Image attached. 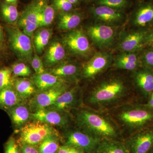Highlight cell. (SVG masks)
<instances>
[{
	"instance_id": "obj_20",
	"label": "cell",
	"mask_w": 153,
	"mask_h": 153,
	"mask_svg": "<svg viewBox=\"0 0 153 153\" xmlns=\"http://www.w3.org/2000/svg\"><path fill=\"white\" fill-rule=\"evenodd\" d=\"M81 70L82 67L78 64L63 62L52 68L46 69V72L77 83L81 77Z\"/></svg>"
},
{
	"instance_id": "obj_42",
	"label": "cell",
	"mask_w": 153,
	"mask_h": 153,
	"mask_svg": "<svg viewBox=\"0 0 153 153\" xmlns=\"http://www.w3.org/2000/svg\"><path fill=\"white\" fill-rule=\"evenodd\" d=\"M5 46V36L2 27L0 25V53L4 51Z\"/></svg>"
},
{
	"instance_id": "obj_1",
	"label": "cell",
	"mask_w": 153,
	"mask_h": 153,
	"mask_svg": "<svg viewBox=\"0 0 153 153\" xmlns=\"http://www.w3.org/2000/svg\"><path fill=\"white\" fill-rule=\"evenodd\" d=\"M108 71L93 82L83 91L84 105L95 110L108 111L138 97L131 79L114 70Z\"/></svg>"
},
{
	"instance_id": "obj_46",
	"label": "cell",
	"mask_w": 153,
	"mask_h": 153,
	"mask_svg": "<svg viewBox=\"0 0 153 153\" xmlns=\"http://www.w3.org/2000/svg\"><path fill=\"white\" fill-rule=\"evenodd\" d=\"M149 153H153V146L152 149H151L150 151L149 152Z\"/></svg>"
},
{
	"instance_id": "obj_14",
	"label": "cell",
	"mask_w": 153,
	"mask_h": 153,
	"mask_svg": "<svg viewBox=\"0 0 153 153\" xmlns=\"http://www.w3.org/2000/svg\"><path fill=\"white\" fill-rule=\"evenodd\" d=\"M124 143L128 153H149L153 146V126L132 134Z\"/></svg>"
},
{
	"instance_id": "obj_21",
	"label": "cell",
	"mask_w": 153,
	"mask_h": 153,
	"mask_svg": "<svg viewBox=\"0 0 153 153\" xmlns=\"http://www.w3.org/2000/svg\"><path fill=\"white\" fill-rule=\"evenodd\" d=\"M32 80L38 91L47 90L52 88L68 84H76L68 80L48 72L43 74H35Z\"/></svg>"
},
{
	"instance_id": "obj_17",
	"label": "cell",
	"mask_w": 153,
	"mask_h": 153,
	"mask_svg": "<svg viewBox=\"0 0 153 153\" xmlns=\"http://www.w3.org/2000/svg\"><path fill=\"white\" fill-rule=\"evenodd\" d=\"M91 13L96 23L119 27L125 22L126 14L122 10L107 6L97 5L91 9Z\"/></svg>"
},
{
	"instance_id": "obj_45",
	"label": "cell",
	"mask_w": 153,
	"mask_h": 153,
	"mask_svg": "<svg viewBox=\"0 0 153 153\" xmlns=\"http://www.w3.org/2000/svg\"><path fill=\"white\" fill-rule=\"evenodd\" d=\"M68 1H69L70 3H71L72 4L74 5L77 4L79 0H68Z\"/></svg>"
},
{
	"instance_id": "obj_43",
	"label": "cell",
	"mask_w": 153,
	"mask_h": 153,
	"mask_svg": "<svg viewBox=\"0 0 153 153\" xmlns=\"http://www.w3.org/2000/svg\"><path fill=\"white\" fill-rule=\"evenodd\" d=\"M146 102L148 106L153 109V92L151 94Z\"/></svg>"
},
{
	"instance_id": "obj_40",
	"label": "cell",
	"mask_w": 153,
	"mask_h": 153,
	"mask_svg": "<svg viewBox=\"0 0 153 153\" xmlns=\"http://www.w3.org/2000/svg\"><path fill=\"white\" fill-rule=\"evenodd\" d=\"M145 48H153V27L148 30L145 37Z\"/></svg>"
},
{
	"instance_id": "obj_31",
	"label": "cell",
	"mask_w": 153,
	"mask_h": 153,
	"mask_svg": "<svg viewBox=\"0 0 153 153\" xmlns=\"http://www.w3.org/2000/svg\"><path fill=\"white\" fill-rule=\"evenodd\" d=\"M55 10L53 5L49 4L47 2L45 4L41 12L39 27H47L52 24L55 18Z\"/></svg>"
},
{
	"instance_id": "obj_27",
	"label": "cell",
	"mask_w": 153,
	"mask_h": 153,
	"mask_svg": "<svg viewBox=\"0 0 153 153\" xmlns=\"http://www.w3.org/2000/svg\"><path fill=\"white\" fill-rule=\"evenodd\" d=\"M93 153H128L124 141L103 139L99 143Z\"/></svg>"
},
{
	"instance_id": "obj_28",
	"label": "cell",
	"mask_w": 153,
	"mask_h": 153,
	"mask_svg": "<svg viewBox=\"0 0 153 153\" xmlns=\"http://www.w3.org/2000/svg\"><path fill=\"white\" fill-rule=\"evenodd\" d=\"M52 35V30L42 28L36 31L34 34V44L36 53L41 55L49 43Z\"/></svg>"
},
{
	"instance_id": "obj_36",
	"label": "cell",
	"mask_w": 153,
	"mask_h": 153,
	"mask_svg": "<svg viewBox=\"0 0 153 153\" xmlns=\"http://www.w3.org/2000/svg\"><path fill=\"white\" fill-rule=\"evenodd\" d=\"M31 65L36 72V74H43L46 72V69L44 68V63L39 55L35 53L31 61Z\"/></svg>"
},
{
	"instance_id": "obj_39",
	"label": "cell",
	"mask_w": 153,
	"mask_h": 153,
	"mask_svg": "<svg viewBox=\"0 0 153 153\" xmlns=\"http://www.w3.org/2000/svg\"><path fill=\"white\" fill-rule=\"evenodd\" d=\"M57 153H85L82 149L71 146H60Z\"/></svg>"
},
{
	"instance_id": "obj_47",
	"label": "cell",
	"mask_w": 153,
	"mask_h": 153,
	"mask_svg": "<svg viewBox=\"0 0 153 153\" xmlns=\"http://www.w3.org/2000/svg\"><path fill=\"white\" fill-rule=\"evenodd\" d=\"M142 1H145V0H141Z\"/></svg>"
},
{
	"instance_id": "obj_3",
	"label": "cell",
	"mask_w": 153,
	"mask_h": 153,
	"mask_svg": "<svg viewBox=\"0 0 153 153\" xmlns=\"http://www.w3.org/2000/svg\"><path fill=\"white\" fill-rule=\"evenodd\" d=\"M117 124L124 138L153 126V109L146 102L136 99L107 111Z\"/></svg>"
},
{
	"instance_id": "obj_23",
	"label": "cell",
	"mask_w": 153,
	"mask_h": 153,
	"mask_svg": "<svg viewBox=\"0 0 153 153\" xmlns=\"http://www.w3.org/2000/svg\"><path fill=\"white\" fill-rule=\"evenodd\" d=\"M10 118L12 123L15 127L21 128L32 119V112L29 105L25 102L12 108L7 111Z\"/></svg>"
},
{
	"instance_id": "obj_24",
	"label": "cell",
	"mask_w": 153,
	"mask_h": 153,
	"mask_svg": "<svg viewBox=\"0 0 153 153\" xmlns=\"http://www.w3.org/2000/svg\"><path fill=\"white\" fill-rule=\"evenodd\" d=\"M82 14L77 12H61L58 16L57 28L61 31L74 30L82 21Z\"/></svg>"
},
{
	"instance_id": "obj_37",
	"label": "cell",
	"mask_w": 153,
	"mask_h": 153,
	"mask_svg": "<svg viewBox=\"0 0 153 153\" xmlns=\"http://www.w3.org/2000/svg\"><path fill=\"white\" fill-rule=\"evenodd\" d=\"M5 153H22L13 137L9 138L4 146Z\"/></svg>"
},
{
	"instance_id": "obj_26",
	"label": "cell",
	"mask_w": 153,
	"mask_h": 153,
	"mask_svg": "<svg viewBox=\"0 0 153 153\" xmlns=\"http://www.w3.org/2000/svg\"><path fill=\"white\" fill-rule=\"evenodd\" d=\"M25 102L13 87L6 88L0 90V108L6 111Z\"/></svg>"
},
{
	"instance_id": "obj_18",
	"label": "cell",
	"mask_w": 153,
	"mask_h": 153,
	"mask_svg": "<svg viewBox=\"0 0 153 153\" xmlns=\"http://www.w3.org/2000/svg\"><path fill=\"white\" fill-rule=\"evenodd\" d=\"M148 30L133 29L120 33L117 48L120 52H136L145 49L144 42Z\"/></svg>"
},
{
	"instance_id": "obj_8",
	"label": "cell",
	"mask_w": 153,
	"mask_h": 153,
	"mask_svg": "<svg viewBox=\"0 0 153 153\" xmlns=\"http://www.w3.org/2000/svg\"><path fill=\"white\" fill-rule=\"evenodd\" d=\"M117 27L95 22L87 27L85 33L96 47L104 50L114 43L117 36Z\"/></svg>"
},
{
	"instance_id": "obj_2",
	"label": "cell",
	"mask_w": 153,
	"mask_h": 153,
	"mask_svg": "<svg viewBox=\"0 0 153 153\" xmlns=\"http://www.w3.org/2000/svg\"><path fill=\"white\" fill-rule=\"evenodd\" d=\"M77 127L100 140L124 141L120 129L107 111L95 110L83 105L71 111Z\"/></svg>"
},
{
	"instance_id": "obj_4",
	"label": "cell",
	"mask_w": 153,
	"mask_h": 153,
	"mask_svg": "<svg viewBox=\"0 0 153 153\" xmlns=\"http://www.w3.org/2000/svg\"><path fill=\"white\" fill-rule=\"evenodd\" d=\"M54 134H57L52 126L34 120L27 123L20 128L19 141L22 144L36 146Z\"/></svg>"
},
{
	"instance_id": "obj_9",
	"label": "cell",
	"mask_w": 153,
	"mask_h": 153,
	"mask_svg": "<svg viewBox=\"0 0 153 153\" xmlns=\"http://www.w3.org/2000/svg\"><path fill=\"white\" fill-rule=\"evenodd\" d=\"M66 129L64 145L82 149L85 153H93L101 140L91 135L75 125Z\"/></svg>"
},
{
	"instance_id": "obj_10",
	"label": "cell",
	"mask_w": 153,
	"mask_h": 153,
	"mask_svg": "<svg viewBox=\"0 0 153 153\" xmlns=\"http://www.w3.org/2000/svg\"><path fill=\"white\" fill-rule=\"evenodd\" d=\"M62 44L72 54L80 57H87L92 53L88 37L82 29L70 30L63 36Z\"/></svg>"
},
{
	"instance_id": "obj_25",
	"label": "cell",
	"mask_w": 153,
	"mask_h": 153,
	"mask_svg": "<svg viewBox=\"0 0 153 153\" xmlns=\"http://www.w3.org/2000/svg\"><path fill=\"white\" fill-rule=\"evenodd\" d=\"M13 88L25 102L32 98L38 91L33 80L22 77L14 79Z\"/></svg>"
},
{
	"instance_id": "obj_16",
	"label": "cell",
	"mask_w": 153,
	"mask_h": 153,
	"mask_svg": "<svg viewBox=\"0 0 153 153\" xmlns=\"http://www.w3.org/2000/svg\"><path fill=\"white\" fill-rule=\"evenodd\" d=\"M130 23L133 29L149 30L153 27V0L143 1L132 11Z\"/></svg>"
},
{
	"instance_id": "obj_13",
	"label": "cell",
	"mask_w": 153,
	"mask_h": 153,
	"mask_svg": "<svg viewBox=\"0 0 153 153\" xmlns=\"http://www.w3.org/2000/svg\"><path fill=\"white\" fill-rule=\"evenodd\" d=\"M130 75L138 97L146 102L153 92V70L142 67L130 72Z\"/></svg>"
},
{
	"instance_id": "obj_22",
	"label": "cell",
	"mask_w": 153,
	"mask_h": 153,
	"mask_svg": "<svg viewBox=\"0 0 153 153\" xmlns=\"http://www.w3.org/2000/svg\"><path fill=\"white\" fill-rule=\"evenodd\" d=\"M65 47L58 41L52 42L49 45L44 56L45 66L52 68L62 63L66 57Z\"/></svg>"
},
{
	"instance_id": "obj_34",
	"label": "cell",
	"mask_w": 153,
	"mask_h": 153,
	"mask_svg": "<svg viewBox=\"0 0 153 153\" xmlns=\"http://www.w3.org/2000/svg\"><path fill=\"white\" fill-rule=\"evenodd\" d=\"M11 68L13 74L16 77H27L32 74L30 67L24 63H15Z\"/></svg>"
},
{
	"instance_id": "obj_5",
	"label": "cell",
	"mask_w": 153,
	"mask_h": 153,
	"mask_svg": "<svg viewBox=\"0 0 153 153\" xmlns=\"http://www.w3.org/2000/svg\"><path fill=\"white\" fill-rule=\"evenodd\" d=\"M47 0H33L22 12L19 16L18 27L30 38L39 27L41 12Z\"/></svg>"
},
{
	"instance_id": "obj_41",
	"label": "cell",
	"mask_w": 153,
	"mask_h": 153,
	"mask_svg": "<svg viewBox=\"0 0 153 153\" xmlns=\"http://www.w3.org/2000/svg\"><path fill=\"white\" fill-rule=\"evenodd\" d=\"M21 151L22 153H40L35 146L28 144H22Z\"/></svg>"
},
{
	"instance_id": "obj_29",
	"label": "cell",
	"mask_w": 153,
	"mask_h": 153,
	"mask_svg": "<svg viewBox=\"0 0 153 153\" xmlns=\"http://www.w3.org/2000/svg\"><path fill=\"white\" fill-rule=\"evenodd\" d=\"M1 13L4 20L9 24L18 22L20 16L17 6L5 1L1 4Z\"/></svg>"
},
{
	"instance_id": "obj_15",
	"label": "cell",
	"mask_w": 153,
	"mask_h": 153,
	"mask_svg": "<svg viewBox=\"0 0 153 153\" xmlns=\"http://www.w3.org/2000/svg\"><path fill=\"white\" fill-rule=\"evenodd\" d=\"M83 91L76 84L60 96L54 104L47 108L71 112L83 105Z\"/></svg>"
},
{
	"instance_id": "obj_32",
	"label": "cell",
	"mask_w": 153,
	"mask_h": 153,
	"mask_svg": "<svg viewBox=\"0 0 153 153\" xmlns=\"http://www.w3.org/2000/svg\"><path fill=\"white\" fill-rule=\"evenodd\" d=\"M11 68L5 67L0 69V90L6 88L13 87L14 79Z\"/></svg>"
},
{
	"instance_id": "obj_38",
	"label": "cell",
	"mask_w": 153,
	"mask_h": 153,
	"mask_svg": "<svg viewBox=\"0 0 153 153\" xmlns=\"http://www.w3.org/2000/svg\"><path fill=\"white\" fill-rule=\"evenodd\" d=\"M54 5L55 8L61 12L71 11L73 4L68 0H54Z\"/></svg>"
},
{
	"instance_id": "obj_6",
	"label": "cell",
	"mask_w": 153,
	"mask_h": 153,
	"mask_svg": "<svg viewBox=\"0 0 153 153\" xmlns=\"http://www.w3.org/2000/svg\"><path fill=\"white\" fill-rule=\"evenodd\" d=\"M114 57L109 52H96L83 64L81 77L91 81L105 73L112 66Z\"/></svg>"
},
{
	"instance_id": "obj_19",
	"label": "cell",
	"mask_w": 153,
	"mask_h": 153,
	"mask_svg": "<svg viewBox=\"0 0 153 153\" xmlns=\"http://www.w3.org/2000/svg\"><path fill=\"white\" fill-rule=\"evenodd\" d=\"M140 52H120L114 57L112 66L113 69L132 72L143 67Z\"/></svg>"
},
{
	"instance_id": "obj_44",
	"label": "cell",
	"mask_w": 153,
	"mask_h": 153,
	"mask_svg": "<svg viewBox=\"0 0 153 153\" xmlns=\"http://www.w3.org/2000/svg\"><path fill=\"white\" fill-rule=\"evenodd\" d=\"M4 1L17 6L19 3V0H4Z\"/></svg>"
},
{
	"instance_id": "obj_11",
	"label": "cell",
	"mask_w": 153,
	"mask_h": 153,
	"mask_svg": "<svg viewBox=\"0 0 153 153\" xmlns=\"http://www.w3.org/2000/svg\"><path fill=\"white\" fill-rule=\"evenodd\" d=\"M77 84H66L37 91L30 99L29 105L32 113L39 110L47 108L54 104L57 98L66 91Z\"/></svg>"
},
{
	"instance_id": "obj_35",
	"label": "cell",
	"mask_w": 153,
	"mask_h": 153,
	"mask_svg": "<svg viewBox=\"0 0 153 153\" xmlns=\"http://www.w3.org/2000/svg\"><path fill=\"white\" fill-rule=\"evenodd\" d=\"M140 57L143 67L153 70V48L143 49L141 51Z\"/></svg>"
},
{
	"instance_id": "obj_33",
	"label": "cell",
	"mask_w": 153,
	"mask_h": 153,
	"mask_svg": "<svg viewBox=\"0 0 153 153\" xmlns=\"http://www.w3.org/2000/svg\"><path fill=\"white\" fill-rule=\"evenodd\" d=\"M95 4L124 10L128 6L129 0H95Z\"/></svg>"
},
{
	"instance_id": "obj_30",
	"label": "cell",
	"mask_w": 153,
	"mask_h": 153,
	"mask_svg": "<svg viewBox=\"0 0 153 153\" xmlns=\"http://www.w3.org/2000/svg\"><path fill=\"white\" fill-rule=\"evenodd\" d=\"M59 145L57 134L50 136L40 144L38 150L40 153H57Z\"/></svg>"
},
{
	"instance_id": "obj_7",
	"label": "cell",
	"mask_w": 153,
	"mask_h": 153,
	"mask_svg": "<svg viewBox=\"0 0 153 153\" xmlns=\"http://www.w3.org/2000/svg\"><path fill=\"white\" fill-rule=\"evenodd\" d=\"M7 32L12 50L21 60L31 62L33 57V47L30 37L18 27H8Z\"/></svg>"
},
{
	"instance_id": "obj_12",
	"label": "cell",
	"mask_w": 153,
	"mask_h": 153,
	"mask_svg": "<svg viewBox=\"0 0 153 153\" xmlns=\"http://www.w3.org/2000/svg\"><path fill=\"white\" fill-rule=\"evenodd\" d=\"M32 119L39 121L51 126H55L66 129L75 123L74 117L71 112L58 111L54 110L43 108L32 113Z\"/></svg>"
}]
</instances>
